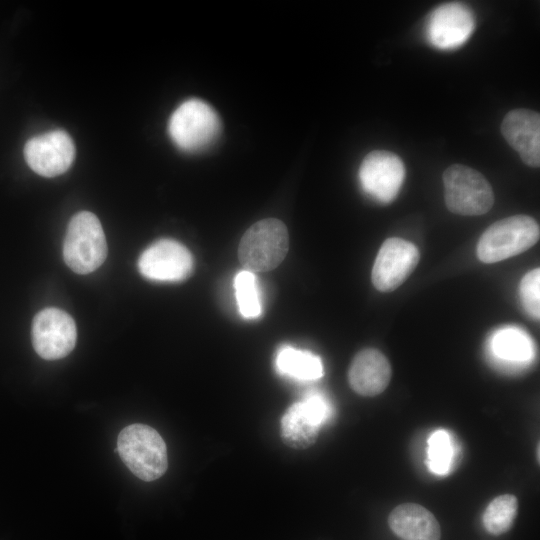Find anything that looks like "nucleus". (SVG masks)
<instances>
[{
	"label": "nucleus",
	"instance_id": "nucleus-10",
	"mask_svg": "<svg viewBox=\"0 0 540 540\" xmlns=\"http://www.w3.org/2000/svg\"><path fill=\"white\" fill-rule=\"evenodd\" d=\"M138 269L147 279L158 282H179L193 269L190 251L172 239H160L143 251Z\"/></svg>",
	"mask_w": 540,
	"mask_h": 540
},
{
	"label": "nucleus",
	"instance_id": "nucleus-3",
	"mask_svg": "<svg viewBox=\"0 0 540 540\" xmlns=\"http://www.w3.org/2000/svg\"><path fill=\"white\" fill-rule=\"evenodd\" d=\"M107 256V243L102 225L91 212L75 214L67 227L63 258L78 274H88L102 265Z\"/></svg>",
	"mask_w": 540,
	"mask_h": 540
},
{
	"label": "nucleus",
	"instance_id": "nucleus-13",
	"mask_svg": "<svg viewBox=\"0 0 540 540\" xmlns=\"http://www.w3.org/2000/svg\"><path fill=\"white\" fill-rule=\"evenodd\" d=\"M475 20L472 11L458 2L438 6L426 23V38L435 48L452 50L463 45L473 33Z\"/></svg>",
	"mask_w": 540,
	"mask_h": 540
},
{
	"label": "nucleus",
	"instance_id": "nucleus-14",
	"mask_svg": "<svg viewBox=\"0 0 540 540\" xmlns=\"http://www.w3.org/2000/svg\"><path fill=\"white\" fill-rule=\"evenodd\" d=\"M501 133L508 144L531 167L540 164V115L529 109L509 111L501 124Z\"/></svg>",
	"mask_w": 540,
	"mask_h": 540
},
{
	"label": "nucleus",
	"instance_id": "nucleus-16",
	"mask_svg": "<svg viewBox=\"0 0 540 540\" xmlns=\"http://www.w3.org/2000/svg\"><path fill=\"white\" fill-rule=\"evenodd\" d=\"M390 530L401 540H441V528L434 514L416 503L396 506L388 516Z\"/></svg>",
	"mask_w": 540,
	"mask_h": 540
},
{
	"label": "nucleus",
	"instance_id": "nucleus-6",
	"mask_svg": "<svg viewBox=\"0 0 540 540\" xmlns=\"http://www.w3.org/2000/svg\"><path fill=\"white\" fill-rule=\"evenodd\" d=\"M447 208L455 214L478 216L494 204L490 183L477 170L461 164L449 166L442 175Z\"/></svg>",
	"mask_w": 540,
	"mask_h": 540
},
{
	"label": "nucleus",
	"instance_id": "nucleus-5",
	"mask_svg": "<svg viewBox=\"0 0 540 540\" xmlns=\"http://www.w3.org/2000/svg\"><path fill=\"white\" fill-rule=\"evenodd\" d=\"M172 142L184 152H197L214 142L221 130L216 111L200 99L181 103L168 121Z\"/></svg>",
	"mask_w": 540,
	"mask_h": 540
},
{
	"label": "nucleus",
	"instance_id": "nucleus-21",
	"mask_svg": "<svg viewBox=\"0 0 540 540\" xmlns=\"http://www.w3.org/2000/svg\"><path fill=\"white\" fill-rule=\"evenodd\" d=\"M454 458V448L449 433L436 430L428 439V467L437 475L449 473Z\"/></svg>",
	"mask_w": 540,
	"mask_h": 540
},
{
	"label": "nucleus",
	"instance_id": "nucleus-22",
	"mask_svg": "<svg viewBox=\"0 0 540 540\" xmlns=\"http://www.w3.org/2000/svg\"><path fill=\"white\" fill-rule=\"evenodd\" d=\"M520 297L527 313L535 319L540 316V270L535 268L528 272L521 280Z\"/></svg>",
	"mask_w": 540,
	"mask_h": 540
},
{
	"label": "nucleus",
	"instance_id": "nucleus-1",
	"mask_svg": "<svg viewBox=\"0 0 540 540\" xmlns=\"http://www.w3.org/2000/svg\"><path fill=\"white\" fill-rule=\"evenodd\" d=\"M117 451L128 469L143 481H154L167 470L166 444L161 435L145 424H132L118 435Z\"/></svg>",
	"mask_w": 540,
	"mask_h": 540
},
{
	"label": "nucleus",
	"instance_id": "nucleus-4",
	"mask_svg": "<svg viewBox=\"0 0 540 540\" xmlns=\"http://www.w3.org/2000/svg\"><path fill=\"white\" fill-rule=\"evenodd\" d=\"M288 247L286 226L278 219L267 218L254 223L243 234L238 257L245 270L265 272L283 261Z\"/></svg>",
	"mask_w": 540,
	"mask_h": 540
},
{
	"label": "nucleus",
	"instance_id": "nucleus-9",
	"mask_svg": "<svg viewBox=\"0 0 540 540\" xmlns=\"http://www.w3.org/2000/svg\"><path fill=\"white\" fill-rule=\"evenodd\" d=\"M76 339L75 322L65 311L46 308L34 317L32 343L43 359L56 360L67 356L75 347Z\"/></svg>",
	"mask_w": 540,
	"mask_h": 540
},
{
	"label": "nucleus",
	"instance_id": "nucleus-12",
	"mask_svg": "<svg viewBox=\"0 0 540 540\" xmlns=\"http://www.w3.org/2000/svg\"><path fill=\"white\" fill-rule=\"evenodd\" d=\"M418 248L401 238H388L376 256L371 279L374 287L382 292L398 288L414 271L419 261Z\"/></svg>",
	"mask_w": 540,
	"mask_h": 540
},
{
	"label": "nucleus",
	"instance_id": "nucleus-18",
	"mask_svg": "<svg viewBox=\"0 0 540 540\" xmlns=\"http://www.w3.org/2000/svg\"><path fill=\"white\" fill-rule=\"evenodd\" d=\"M518 506V499L512 494H502L495 497L487 505L482 515L485 530L494 536L507 533L514 524Z\"/></svg>",
	"mask_w": 540,
	"mask_h": 540
},
{
	"label": "nucleus",
	"instance_id": "nucleus-19",
	"mask_svg": "<svg viewBox=\"0 0 540 540\" xmlns=\"http://www.w3.org/2000/svg\"><path fill=\"white\" fill-rule=\"evenodd\" d=\"M492 348L497 357L514 362L527 361L533 352L528 335L516 328L498 331L493 337Z\"/></svg>",
	"mask_w": 540,
	"mask_h": 540
},
{
	"label": "nucleus",
	"instance_id": "nucleus-2",
	"mask_svg": "<svg viewBox=\"0 0 540 540\" xmlns=\"http://www.w3.org/2000/svg\"><path fill=\"white\" fill-rule=\"evenodd\" d=\"M540 236L536 220L514 215L491 224L477 244V256L483 263H496L521 254L535 245Z\"/></svg>",
	"mask_w": 540,
	"mask_h": 540
},
{
	"label": "nucleus",
	"instance_id": "nucleus-17",
	"mask_svg": "<svg viewBox=\"0 0 540 540\" xmlns=\"http://www.w3.org/2000/svg\"><path fill=\"white\" fill-rule=\"evenodd\" d=\"M276 368L280 374L302 381L316 380L323 375L322 361L317 355L289 345L278 350Z\"/></svg>",
	"mask_w": 540,
	"mask_h": 540
},
{
	"label": "nucleus",
	"instance_id": "nucleus-7",
	"mask_svg": "<svg viewBox=\"0 0 540 540\" xmlns=\"http://www.w3.org/2000/svg\"><path fill=\"white\" fill-rule=\"evenodd\" d=\"M329 415L327 400L319 393H309L283 414L280 421L282 441L293 449L309 448L317 441L320 428Z\"/></svg>",
	"mask_w": 540,
	"mask_h": 540
},
{
	"label": "nucleus",
	"instance_id": "nucleus-15",
	"mask_svg": "<svg viewBox=\"0 0 540 540\" xmlns=\"http://www.w3.org/2000/svg\"><path fill=\"white\" fill-rule=\"evenodd\" d=\"M392 369L387 357L377 349L366 348L353 358L348 370L351 389L365 397L381 394L390 383Z\"/></svg>",
	"mask_w": 540,
	"mask_h": 540
},
{
	"label": "nucleus",
	"instance_id": "nucleus-8",
	"mask_svg": "<svg viewBox=\"0 0 540 540\" xmlns=\"http://www.w3.org/2000/svg\"><path fill=\"white\" fill-rule=\"evenodd\" d=\"M363 191L380 203L393 201L403 184L405 167L393 152L374 150L361 162L358 172Z\"/></svg>",
	"mask_w": 540,
	"mask_h": 540
},
{
	"label": "nucleus",
	"instance_id": "nucleus-20",
	"mask_svg": "<svg viewBox=\"0 0 540 540\" xmlns=\"http://www.w3.org/2000/svg\"><path fill=\"white\" fill-rule=\"evenodd\" d=\"M234 289L237 306L245 319L258 318L262 313V305L256 276L248 270H241L234 278Z\"/></svg>",
	"mask_w": 540,
	"mask_h": 540
},
{
	"label": "nucleus",
	"instance_id": "nucleus-11",
	"mask_svg": "<svg viewBox=\"0 0 540 540\" xmlns=\"http://www.w3.org/2000/svg\"><path fill=\"white\" fill-rule=\"evenodd\" d=\"M24 158L38 175L55 177L70 168L75 158V145L65 131H49L26 142Z\"/></svg>",
	"mask_w": 540,
	"mask_h": 540
}]
</instances>
